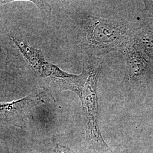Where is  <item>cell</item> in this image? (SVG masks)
Returning <instances> with one entry per match:
<instances>
[{
    "label": "cell",
    "instance_id": "obj_1",
    "mask_svg": "<svg viewBox=\"0 0 153 153\" xmlns=\"http://www.w3.org/2000/svg\"><path fill=\"white\" fill-rule=\"evenodd\" d=\"M101 66L87 67L88 76L81 95L83 112L88 137L102 139L98 127L97 83Z\"/></svg>",
    "mask_w": 153,
    "mask_h": 153
},
{
    "label": "cell",
    "instance_id": "obj_4",
    "mask_svg": "<svg viewBox=\"0 0 153 153\" xmlns=\"http://www.w3.org/2000/svg\"><path fill=\"white\" fill-rule=\"evenodd\" d=\"M126 76L133 79L140 76L144 71L146 62L141 54L133 48L127 49L126 52Z\"/></svg>",
    "mask_w": 153,
    "mask_h": 153
},
{
    "label": "cell",
    "instance_id": "obj_2",
    "mask_svg": "<svg viewBox=\"0 0 153 153\" xmlns=\"http://www.w3.org/2000/svg\"><path fill=\"white\" fill-rule=\"evenodd\" d=\"M86 37L91 44L97 46L118 43L123 36V31L117 26L100 20H93L86 28Z\"/></svg>",
    "mask_w": 153,
    "mask_h": 153
},
{
    "label": "cell",
    "instance_id": "obj_5",
    "mask_svg": "<svg viewBox=\"0 0 153 153\" xmlns=\"http://www.w3.org/2000/svg\"><path fill=\"white\" fill-rule=\"evenodd\" d=\"M142 45L145 49L153 53V36L146 34L142 37Z\"/></svg>",
    "mask_w": 153,
    "mask_h": 153
},
{
    "label": "cell",
    "instance_id": "obj_3",
    "mask_svg": "<svg viewBox=\"0 0 153 153\" xmlns=\"http://www.w3.org/2000/svg\"><path fill=\"white\" fill-rule=\"evenodd\" d=\"M40 98L37 95H31L11 103L0 104V120H11L17 116H22L24 112L36 104Z\"/></svg>",
    "mask_w": 153,
    "mask_h": 153
}]
</instances>
